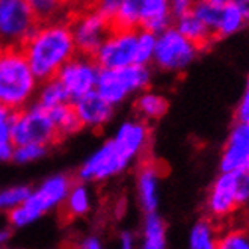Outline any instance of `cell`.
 Here are the masks:
<instances>
[{"instance_id":"30bf717a","label":"cell","mask_w":249,"mask_h":249,"mask_svg":"<svg viewBox=\"0 0 249 249\" xmlns=\"http://www.w3.org/2000/svg\"><path fill=\"white\" fill-rule=\"evenodd\" d=\"M98 72L100 67L97 65L94 56L76 52L74 56L59 70L56 79L64 85L72 103L85 94L95 89Z\"/></svg>"},{"instance_id":"d6986e66","label":"cell","mask_w":249,"mask_h":249,"mask_svg":"<svg viewBox=\"0 0 249 249\" xmlns=\"http://www.w3.org/2000/svg\"><path fill=\"white\" fill-rule=\"evenodd\" d=\"M246 24L248 23L240 9L230 0V2L221 5V8H219V16L213 29L214 38H230L239 34Z\"/></svg>"},{"instance_id":"f35d334b","label":"cell","mask_w":249,"mask_h":249,"mask_svg":"<svg viewBox=\"0 0 249 249\" xmlns=\"http://www.w3.org/2000/svg\"><path fill=\"white\" fill-rule=\"evenodd\" d=\"M14 145L11 142H0V162H6L12 159Z\"/></svg>"},{"instance_id":"1f68e13d","label":"cell","mask_w":249,"mask_h":249,"mask_svg":"<svg viewBox=\"0 0 249 249\" xmlns=\"http://www.w3.org/2000/svg\"><path fill=\"white\" fill-rule=\"evenodd\" d=\"M121 2H123V0H92L91 9L97 11L103 17L112 20L116 16V12H118V9L121 6Z\"/></svg>"},{"instance_id":"7bdbcfd3","label":"cell","mask_w":249,"mask_h":249,"mask_svg":"<svg viewBox=\"0 0 249 249\" xmlns=\"http://www.w3.org/2000/svg\"><path fill=\"white\" fill-rule=\"evenodd\" d=\"M209 2H212V3H216V5H224V3L230 2V0H209Z\"/></svg>"},{"instance_id":"e575fe53","label":"cell","mask_w":249,"mask_h":249,"mask_svg":"<svg viewBox=\"0 0 249 249\" xmlns=\"http://www.w3.org/2000/svg\"><path fill=\"white\" fill-rule=\"evenodd\" d=\"M195 3H196V0H171V8H172L174 18L181 16V14L192 11Z\"/></svg>"},{"instance_id":"4316f807","label":"cell","mask_w":249,"mask_h":249,"mask_svg":"<svg viewBox=\"0 0 249 249\" xmlns=\"http://www.w3.org/2000/svg\"><path fill=\"white\" fill-rule=\"evenodd\" d=\"M156 39L157 35L153 32L139 29L138 31V44H136V59L135 64L139 65H148L153 62L154 49H156Z\"/></svg>"},{"instance_id":"603a6c76","label":"cell","mask_w":249,"mask_h":249,"mask_svg":"<svg viewBox=\"0 0 249 249\" xmlns=\"http://www.w3.org/2000/svg\"><path fill=\"white\" fill-rule=\"evenodd\" d=\"M142 237L141 249H166V225L157 212L145 214Z\"/></svg>"},{"instance_id":"d6a6232c","label":"cell","mask_w":249,"mask_h":249,"mask_svg":"<svg viewBox=\"0 0 249 249\" xmlns=\"http://www.w3.org/2000/svg\"><path fill=\"white\" fill-rule=\"evenodd\" d=\"M14 110L0 103V142H11V121Z\"/></svg>"},{"instance_id":"44dd1931","label":"cell","mask_w":249,"mask_h":249,"mask_svg":"<svg viewBox=\"0 0 249 249\" xmlns=\"http://www.w3.org/2000/svg\"><path fill=\"white\" fill-rule=\"evenodd\" d=\"M49 112H50L54 127L62 141L72 133H77V131L83 127L79 120V116H77V112L74 109V105H72L71 101L57 105V106L49 109Z\"/></svg>"},{"instance_id":"4dcf8cb0","label":"cell","mask_w":249,"mask_h":249,"mask_svg":"<svg viewBox=\"0 0 249 249\" xmlns=\"http://www.w3.org/2000/svg\"><path fill=\"white\" fill-rule=\"evenodd\" d=\"M232 174H234V180H236L237 199L240 207H243L249 199V165L237 171H232Z\"/></svg>"},{"instance_id":"f1b7e54d","label":"cell","mask_w":249,"mask_h":249,"mask_svg":"<svg viewBox=\"0 0 249 249\" xmlns=\"http://www.w3.org/2000/svg\"><path fill=\"white\" fill-rule=\"evenodd\" d=\"M49 146L41 143H26V145H17L14 146L12 151V160L17 163H29L38 160L46 156Z\"/></svg>"},{"instance_id":"8fae6325","label":"cell","mask_w":249,"mask_h":249,"mask_svg":"<svg viewBox=\"0 0 249 249\" xmlns=\"http://www.w3.org/2000/svg\"><path fill=\"white\" fill-rule=\"evenodd\" d=\"M138 31L139 29L115 31L105 39L94 54V59L100 70L123 68L135 64Z\"/></svg>"},{"instance_id":"e0dca14e","label":"cell","mask_w":249,"mask_h":249,"mask_svg":"<svg viewBox=\"0 0 249 249\" xmlns=\"http://www.w3.org/2000/svg\"><path fill=\"white\" fill-rule=\"evenodd\" d=\"M172 23L174 14L171 0H143L139 29H145L157 35L166 27L172 26Z\"/></svg>"},{"instance_id":"6da1fadb","label":"cell","mask_w":249,"mask_h":249,"mask_svg":"<svg viewBox=\"0 0 249 249\" xmlns=\"http://www.w3.org/2000/svg\"><path fill=\"white\" fill-rule=\"evenodd\" d=\"M21 50L39 83L56 77L64 64L77 52L67 20L41 24Z\"/></svg>"},{"instance_id":"9c48e42d","label":"cell","mask_w":249,"mask_h":249,"mask_svg":"<svg viewBox=\"0 0 249 249\" xmlns=\"http://www.w3.org/2000/svg\"><path fill=\"white\" fill-rule=\"evenodd\" d=\"M240 209L234 174L221 172L210 186L206 199L207 217H210L217 225L224 227L236 221Z\"/></svg>"},{"instance_id":"d4e9b609","label":"cell","mask_w":249,"mask_h":249,"mask_svg":"<svg viewBox=\"0 0 249 249\" xmlns=\"http://www.w3.org/2000/svg\"><path fill=\"white\" fill-rule=\"evenodd\" d=\"M67 101H71L67 89L59 80L53 77V79L42 83L41 91L38 92L36 105H39L41 107H46V109H52L57 105L67 103Z\"/></svg>"},{"instance_id":"3957f363","label":"cell","mask_w":249,"mask_h":249,"mask_svg":"<svg viewBox=\"0 0 249 249\" xmlns=\"http://www.w3.org/2000/svg\"><path fill=\"white\" fill-rule=\"evenodd\" d=\"M71 186L72 180L65 174H57L44 180L39 187L32 190L21 206L9 212V224L16 228H23L34 224L41 216L61 206Z\"/></svg>"},{"instance_id":"ee69618b","label":"cell","mask_w":249,"mask_h":249,"mask_svg":"<svg viewBox=\"0 0 249 249\" xmlns=\"http://www.w3.org/2000/svg\"><path fill=\"white\" fill-rule=\"evenodd\" d=\"M245 89H249V72H248V79H246V88Z\"/></svg>"},{"instance_id":"4fadbf2b","label":"cell","mask_w":249,"mask_h":249,"mask_svg":"<svg viewBox=\"0 0 249 249\" xmlns=\"http://www.w3.org/2000/svg\"><path fill=\"white\" fill-rule=\"evenodd\" d=\"M249 165V123L237 121L231 127L219 160L221 172H232Z\"/></svg>"},{"instance_id":"7a4b0ae2","label":"cell","mask_w":249,"mask_h":249,"mask_svg":"<svg viewBox=\"0 0 249 249\" xmlns=\"http://www.w3.org/2000/svg\"><path fill=\"white\" fill-rule=\"evenodd\" d=\"M38 83L21 49H0V103L14 112L26 107Z\"/></svg>"},{"instance_id":"cb8c5ba5","label":"cell","mask_w":249,"mask_h":249,"mask_svg":"<svg viewBox=\"0 0 249 249\" xmlns=\"http://www.w3.org/2000/svg\"><path fill=\"white\" fill-rule=\"evenodd\" d=\"M216 249H249V227L240 222L228 224L221 230Z\"/></svg>"},{"instance_id":"836d02e7","label":"cell","mask_w":249,"mask_h":249,"mask_svg":"<svg viewBox=\"0 0 249 249\" xmlns=\"http://www.w3.org/2000/svg\"><path fill=\"white\" fill-rule=\"evenodd\" d=\"M236 120L249 123V89H245L236 107Z\"/></svg>"},{"instance_id":"52a82bcc","label":"cell","mask_w":249,"mask_h":249,"mask_svg":"<svg viewBox=\"0 0 249 249\" xmlns=\"http://www.w3.org/2000/svg\"><path fill=\"white\" fill-rule=\"evenodd\" d=\"M201 49L174 26L157 34L153 62L166 72H183L195 62Z\"/></svg>"},{"instance_id":"7c38bea8","label":"cell","mask_w":249,"mask_h":249,"mask_svg":"<svg viewBox=\"0 0 249 249\" xmlns=\"http://www.w3.org/2000/svg\"><path fill=\"white\" fill-rule=\"evenodd\" d=\"M130 165L128 160L116 148L113 141L106 142L86 160L79 169L77 177L82 181H100L118 175Z\"/></svg>"},{"instance_id":"ffe728a7","label":"cell","mask_w":249,"mask_h":249,"mask_svg":"<svg viewBox=\"0 0 249 249\" xmlns=\"http://www.w3.org/2000/svg\"><path fill=\"white\" fill-rule=\"evenodd\" d=\"M222 227L210 217L196 221L189 232V249H216Z\"/></svg>"},{"instance_id":"b9f144b4","label":"cell","mask_w":249,"mask_h":249,"mask_svg":"<svg viewBox=\"0 0 249 249\" xmlns=\"http://www.w3.org/2000/svg\"><path fill=\"white\" fill-rule=\"evenodd\" d=\"M11 236H12L11 230H8V228H0V246L6 245L11 240Z\"/></svg>"},{"instance_id":"8d00e7d4","label":"cell","mask_w":249,"mask_h":249,"mask_svg":"<svg viewBox=\"0 0 249 249\" xmlns=\"http://www.w3.org/2000/svg\"><path fill=\"white\" fill-rule=\"evenodd\" d=\"M77 249H105V248H103V243H101V240L98 237L89 236V237H86L80 242Z\"/></svg>"},{"instance_id":"9a60e30c","label":"cell","mask_w":249,"mask_h":249,"mask_svg":"<svg viewBox=\"0 0 249 249\" xmlns=\"http://www.w3.org/2000/svg\"><path fill=\"white\" fill-rule=\"evenodd\" d=\"M72 105L83 127L101 128L113 115V105L107 103L95 89L72 101Z\"/></svg>"},{"instance_id":"ac0fdd59","label":"cell","mask_w":249,"mask_h":249,"mask_svg":"<svg viewBox=\"0 0 249 249\" xmlns=\"http://www.w3.org/2000/svg\"><path fill=\"white\" fill-rule=\"evenodd\" d=\"M174 27L177 29L181 35H184L187 39L195 42L201 50L209 47L210 44L216 39L213 32H212V29L204 24L192 11L175 17L174 18Z\"/></svg>"},{"instance_id":"ba28073f","label":"cell","mask_w":249,"mask_h":249,"mask_svg":"<svg viewBox=\"0 0 249 249\" xmlns=\"http://www.w3.org/2000/svg\"><path fill=\"white\" fill-rule=\"evenodd\" d=\"M72 38H74L76 50L83 54L94 56L105 39L113 32L109 18L92 9L71 11L65 17Z\"/></svg>"},{"instance_id":"83f0119b","label":"cell","mask_w":249,"mask_h":249,"mask_svg":"<svg viewBox=\"0 0 249 249\" xmlns=\"http://www.w3.org/2000/svg\"><path fill=\"white\" fill-rule=\"evenodd\" d=\"M32 189L29 186H12L0 190V212H11L27 199Z\"/></svg>"},{"instance_id":"60d3db41","label":"cell","mask_w":249,"mask_h":249,"mask_svg":"<svg viewBox=\"0 0 249 249\" xmlns=\"http://www.w3.org/2000/svg\"><path fill=\"white\" fill-rule=\"evenodd\" d=\"M237 219H239L240 224L249 227V199H248V202L245 204V206L240 209V212H239V214L236 217V221H237Z\"/></svg>"},{"instance_id":"5bb4252c","label":"cell","mask_w":249,"mask_h":249,"mask_svg":"<svg viewBox=\"0 0 249 249\" xmlns=\"http://www.w3.org/2000/svg\"><path fill=\"white\" fill-rule=\"evenodd\" d=\"M150 136L151 131L148 124L142 120H136L124 123L112 141L116 145V148L121 151V154L128 162H131L145 151L150 143Z\"/></svg>"},{"instance_id":"2e32d148","label":"cell","mask_w":249,"mask_h":249,"mask_svg":"<svg viewBox=\"0 0 249 249\" xmlns=\"http://www.w3.org/2000/svg\"><path fill=\"white\" fill-rule=\"evenodd\" d=\"M160 171L154 162H145L138 174V196L142 210L154 213L159 209Z\"/></svg>"},{"instance_id":"d590c367","label":"cell","mask_w":249,"mask_h":249,"mask_svg":"<svg viewBox=\"0 0 249 249\" xmlns=\"http://www.w3.org/2000/svg\"><path fill=\"white\" fill-rule=\"evenodd\" d=\"M61 5L67 9V14L71 11H86L91 9L92 0H59Z\"/></svg>"},{"instance_id":"8992f818","label":"cell","mask_w":249,"mask_h":249,"mask_svg":"<svg viewBox=\"0 0 249 249\" xmlns=\"http://www.w3.org/2000/svg\"><path fill=\"white\" fill-rule=\"evenodd\" d=\"M151 80V71L148 65L131 64L123 68L100 70L95 85V91L107 103L116 105L127 95L145 91Z\"/></svg>"},{"instance_id":"f546056e","label":"cell","mask_w":249,"mask_h":249,"mask_svg":"<svg viewBox=\"0 0 249 249\" xmlns=\"http://www.w3.org/2000/svg\"><path fill=\"white\" fill-rule=\"evenodd\" d=\"M219 8H221V5L212 3V2H209V0H196V3L192 8V12L207 27H210L212 32H213L217 16H219Z\"/></svg>"},{"instance_id":"7402d4cb","label":"cell","mask_w":249,"mask_h":249,"mask_svg":"<svg viewBox=\"0 0 249 249\" xmlns=\"http://www.w3.org/2000/svg\"><path fill=\"white\" fill-rule=\"evenodd\" d=\"M168 100L156 92H142L135 101V112L142 121H157L168 112Z\"/></svg>"},{"instance_id":"5b68a950","label":"cell","mask_w":249,"mask_h":249,"mask_svg":"<svg viewBox=\"0 0 249 249\" xmlns=\"http://www.w3.org/2000/svg\"><path fill=\"white\" fill-rule=\"evenodd\" d=\"M39 26L27 0H0V49H21Z\"/></svg>"},{"instance_id":"484cf974","label":"cell","mask_w":249,"mask_h":249,"mask_svg":"<svg viewBox=\"0 0 249 249\" xmlns=\"http://www.w3.org/2000/svg\"><path fill=\"white\" fill-rule=\"evenodd\" d=\"M64 202L71 216H83L91 210V194L83 183L72 184Z\"/></svg>"},{"instance_id":"ab89813d","label":"cell","mask_w":249,"mask_h":249,"mask_svg":"<svg viewBox=\"0 0 249 249\" xmlns=\"http://www.w3.org/2000/svg\"><path fill=\"white\" fill-rule=\"evenodd\" d=\"M231 2L240 9L246 23H249V0H231Z\"/></svg>"},{"instance_id":"277c9868","label":"cell","mask_w":249,"mask_h":249,"mask_svg":"<svg viewBox=\"0 0 249 249\" xmlns=\"http://www.w3.org/2000/svg\"><path fill=\"white\" fill-rule=\"evenodd\" d=\"M61 141L49 109L35 103L14 112L11 121V143L14 146L26 143L49 146L59 143Z\"/></svg>"},{"instance_id":"74e56055","label":"cell","mask_w":249,"mask_h":249,"mask_svg":"<svg viewBox=\"0 0 249 249\" xmlns=\"http://www.w3.org/2000/svg\"><path fill=\"white\" fill-rule=\"evenodd\" d=\"M120 249H136L135 236L130 231H124L120 237Z\"/></svg>"}]
</instances>
